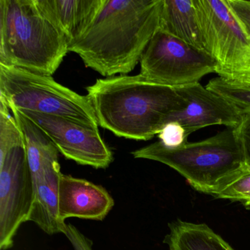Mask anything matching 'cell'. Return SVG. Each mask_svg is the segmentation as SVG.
<instances>
[{
    "instance_id": "6da1fadb",
    "label": "cell",
    "mask_w": 250,
    "mask_h": 250,
    "mask_svg": "<svg viewBox=\"0 0 250 250\" xmlns=\"http://www.w3.org/2000/svg\"><path fill=\"white\" fill-rule=\"evenodd\" d=\"M162 4L163 0H103L68 51L106 78L125 75L140 62L159 30Z\"/></svg>"
},
{
    "instance_id": "7a4b0ae2",
    "label": "cell",
    "mask_w": 250,
    "mask_h": 250,
    "mask_svg": "<svg viewBox=\"0 0 250 250\" xmlns=\"http://www.w3.org/2000/svg\"><path fill=\"white\" fill-rule=\"evenodd\" d=\"M86 90L99 125L131 140H151L168 116L187 104L175 87L153 83L140 74L99 79Z\"/></svg>"
},
{
    "instance_id": "3957f363",
    "label": "cell",
    "mask_w": 250,
    "mask_h": 250,
    "mask_svg": "<svg viewBox=\"0 0 250 250\" xmlns=\"http://www.w3.org/2000/svg\"><path fill=\"white\" fill-rule=\"evenodd\" d=\"M68 44L39 0H0V63L52 76Z\"/></svg>"
},
{
    "instance_id": "277c9868",
    "label": "cell",
    "mask_w": 250,
    "mask_h": 250,
    "mask_svg": "<svg viewBox=\"0 0 250 250\" xmlns=\"http://www.w3.org/2000/svg\"><path fill=\"white\" fill-rule=\"evenodd\" d=\"M135 159L165 164L184 177L199 192L213 197L245 167L244 153L233 128L175 148L160 141L131 152Z\"/></svg>"
},
{
    "instance_id": "5b68a950",
    "label": "cell",
    "mask_w": 250,
    "mask_h": 250,
    "mask_svg": "<svg viewBox=\"0 0 250 250\" xmlns=\"http://www.w3.org/2000/svg\"><path fill=\"white\" fill-rule=\"evenodd\" d=\"M34 184L24 136L11 109L0 99V249L14 246L21 225L27 222Z\"/></svg>"
},
{
    "instance_id": "8992f818",
    "label": "cell",
    "mask_w": 250,
    "mask_h": 250,
    "mask_svg": "<svg viewBox=\"0 0 250 250\" xmlns=\"http://www.w3.org/2000/svg\"><path fill=\"white\" fill-rule=\"evenodd\" d=\"M0 99L21 112L62 117L99 128L88 96L57 83L52 76L0 63Z\"/></svg>"
},
{
    "instance_id": "52a82bcc",
    "label": "cell",
    "mask_w": 250,
    "mask_h": 250,
    "mask_svg": "<svg viewBox=\"0 0 250 250\" xmlns=\"http://www.w3.org/2000/svg\"><path fill=\"white\" fill-rule=\"evenodd\" d=\"M205 51L218 64L216 74L243 81L250 74V39L227 0H194Z\"/></svg>"
},
{
    "instance_id": "ba28073f",
    "label": "cell",
    "mask_w": 250,
    "mask_h": 250,
    "mask_svg": "<svg viewBox=\"0 0 250 250\" xmlns=\"http://www.w3.org/2000/svg\"><path fill=\"white\" fill-rule=\"evenodd\" d=\"M217 69V62L206 51L159 30L143 53L140 74L157 84L180 87L199 83Z\"/></svg>"
},
{
    "instance_id": "9c48e42d",
    "label": "cell",
    "mask_w": 250,
    "mask_h": 250,
    "mask_svg": "<svg viewBox=\"0 0 250 250\" xmlns=\"http://www.w3.org/2000/svg\"><path fill=\"white\" fill-rule=\"evenodd\" d=\"M21 112L48 136L67 159L96 169H106L113 162V153L101 137L99 128L62 117Z\"/></svg>"
},
{
    "instance_id": "30bf717a",
    "label": "cell",
    "mask_w": 250,
    "mask_h": 250,
    "mask_svg": "<svg viewBox=\"0 0 250 250\" xmlns=\"http://www.w3.org/2000/svg\"><path fill=\"white\" fill-rule=\"evenodd\" d=\"M175 88L187 101V104L184 109L169 115L166 124L178 123L188 137L210 125H224L235 128L242 120L243 114L229 101L199 83Z\"/></svg>"
},
{
    "instance_id": "8fae6325",
    "label": "cell",
    "mask_w": 250,
    "mask_h": 250,
    "mask_svg": "<svg viewBox=\"0 0 250 250\" xmlns=\"http://www.w3.org/2000/svg\"><path fill=\"white\" fill-rule=\"evenodd\" d=\"M115 201L103 187L87 180L61 174L59 181V216L103 221Z\"/></svg>"
},
{
    "instance_id": "7c38bea8",
    "label": "cell",
    "mask_w": 250,
    "mask_h": 250,
    "mask_svg": "<svg viewBox=\"0 0 250 250\" xmlns=\"http://www.w3.org/2000/svg\"><path fill=\"white\" fill-rule=\"evenodd\" d=\"M61 165L55 164L33 180L34 200L27 222H33L49 235L63 233L66 226L59 216Z\"/></svg>"
},
{
    "instance_id": "4fadbf2b",
    "label": "cell",
    "mask_w": 250,
    "mask_h": 250,
    "mask_svg": "<svg viewBox=\"0 0 250 250\" xmlns=\"http://www.w3.org/2000/svg\"><path fill=\"white\" fill-rule=\"evenodd\" d=\"M103 0H39L45 14L68 42L78 37L91 22Z\"/></svg>"
},
{
    "instance_id": "5bb4252c",
    "label": "cell",
    "mask_w": 250,
    "mask_h": 250,
    "mask_svg": "<svg viewBox=\"0 0 250 250\" xmlns=\"http://www.w3.org/2000/svg\"><path fill=\"white\" fill-rule=\"evenodd\" d=\"M159 30L205 51L194 0H163Z\"/></svg>"
},
{
    "instance_id": "9a60e30c",
    "label": "cell",
    "mask_w": 250,
    "mask_h": 250,
    "mask_svg": "<svg viewBox=\"0 0 250 250\" xmlns=\"http://www.w3.org/2000/svg\"><path fill=\"white\" fill-rule=\"evenodd\" d=\"M164 243L169 250H235L206 224L178 219L169 224Z\"/></svg>"
},
{
    "instance_id": "2e32d148",
    "label": "cell",
    "mask_w": 250,
    "mask_h": 250,
    "mask_svg": "<svg viewBox=\"0 0 250 250\" xmlns=\"http://www.w3.org/2000/svg\"><path fill=\"white\" fill-rule=\"evenodd\" d=\"M229 101L241 114L250 112V84L217 77L206 86Z\"/></svg>"
},
{
    "instance_id": "e0dca14e",
    "label": "cell",
    "mask_w": 250,
    "mask_h": 250,
    "mask_svg": "<svg viewBox=\"0 0 250 250\" xmlns=\"http://www.w3.org/2000/svg\"><path fill=\"white\" fill-rule=\"evenodd\" d=\"M213 197L238 202L250 210V167L243 168Z\"/></svg>"
},
{
    "instance_id": "ac0fdd59",
    "label": "cell",
    "mask_w": 250,
    "mask_h": 250,
    "mask_svg": "<svg viewBox=\"0 0 250 250\" xmlns=\"http://www.w3.org/2000/svg\"><path fill=\"white\" fill-rule=\"evenodd\" d=\"M159 141L167 147L175 148L188 143V136L184 127L177 122H170L162 127L157 134Z\"/></svg>"
},
{
    "instance_id": "d6986e66",
    "label": "cell",
    "mask_w": 250,
    "mask_h": 250,
    "mask_svg": "<svg viewBox=\"0 0 250 250\" xmlns=\"http://www.w3.org/2000/svg\"><path fill=\"white\" fill-rule=\"evenodd\" d=\"M233 130L241 145L245 165L250 167V112L243 114L241 123Z\"/></svg>"
},
{
    "instance_id": "ffe728a7",
    "label": "cell",
    "mask_w": 250,
    "mask_h": 250,
    "mask_svg": "<svg viewBox=\"0 0 250 250\" xmlns=\"http://www.w3.org/2000/svg\"><path fill=\"white\" fill-rule=\"evenodd\" d=\"M233 15L250 39V1L227 0Z\"/></svg>"
},
{
    "instance_id": "44dd1931",
    "label": "cell",
    "mask_w": 250,
    "mask_h": 250,
    "mask_svg": "<svg viewBox=\"0 0 250 250\" xmlns=\"http://www.w3.org/2000/svg\"><path fill=\"white\" fill-rule=\"evenodd\" d=\"M63 234L72 244L74 250H93V241L71 224H66Z\"/></svg>"
},
{
    "instance_id": "7402d4cb",
    "label": "cell",
    "mask_w": 250,
    "mask_h": 250,
    "mask_svg": "<svg viewBox=\"0 0 250 250\" xmlns=\"http://www.w3.org/2000/svg\"><path fill=\"white\" fill-rule=\"evenodd\" d=\"M236 82V81H235ZM241 82H250V74H249L248 76H247V77H246L245 79H244V80H243V81H241Z\"/></svg>"
},
{
    "instance_id": "603a6c76",
    "label": "cell",
    "mask_w": 250,
    "mask_h": 250,
    "mask_svg": "<svg viewBox=\"0 0 250 250\" xmlns=\"http://www.w3.org/2000/svg\"><path fill=\"white\" fill-rule=\"evenodd\" d=\"M241 83H247V84H250V82H241Z\"/></svg>"
}]
</instances>
